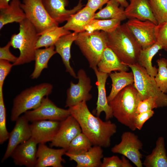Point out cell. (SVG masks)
I'll use <instances>...</instances> for the list:
<instances>
[{
	"label": "cell",
	"instance_id": "cell-35",
	"mask_svg": "<svg viewBox=\"0 0 167 167\" xmlns=\"http://www.w3.org/2000/svg\"><path fill=\"white\" fill-rule=\"evenodd\" d=\"M158 24L167 22V0H148Z\"/></svg>",
	"mask_w": 167,
	"mask_h": 167
},
{
	"label": "cell",
	"instance_id": "cell-8",
	"mask_svg": "<svg viewBox=\"0 0 167 167\" xmlns=\"http://www.w3.org/2000/svg\"><path fill=\"white\" fill-rule=\"evenodd\" d=\"M21 6L26 19L34 25L40 36L49 29L58 26L59 24L48 14L42 0H23Z\"/></svg>",
	"mask_w": 167,
	"mask_h": 167
},
{
	"label": "cell",
	"instance_id": "cell-22",
	"mask_svg": "<svg viewBox=\"0 0 167 167\" xmlns=\"http://www.w3.org/2000/svg\"><path fill=\"white\" fill-rule=\"evenodd\" d=\"M65 155L70 160L74 161L77 163L76 167H99L103 158L102 147L94 145L86 152L79 154H73L66 152Z\"/></svg>",
	"mask_w": 167,
	"mask_h": 167
},
{
	"label": "cell",
	"instance_id": "cell-4",
	"mask_svg": "<svg viewBox=\"0 0 167 167\" xmlns=\"http://www.w3.org/2000/svg\"><path fill=\"white\" fill-rule=\"evenodd\" d=\"M19 24V32L13 34L10 41L11 46L20 52L17 60L13 63V66L35 60L36 46L40 36L34 25L27 19Z\"/></svg>",
	"mask_w": 167,
	"mask_h": 167
},
{
	"label": "cell",
	"instance_id": "cell-32",
	"mask_svg": "<svg viewBox=\"0 0 167 167\" xmlns=\"http://www.w3.org/2000/svg\"><path fill=\"white\" fill-rule=\"evenodd\" d=\"M121 21L117 19H93L85 28V31L93 32L102 31L106 33L114 31L121 25Z\"/></svg>",
	"mask_w": 167,
	"mask_h": 167
},
{
	"label": "cell",
	"instance_id": "cell-38",
	"mask_svg": "<svg viewBox=\"0 0 167 167\" xmlns=\"http://www.w3.org/2000/svg\"><path fill=\"white\" fill-rule=\"evenodd\" d=\"M156 42L167 52V22L158 24L155 28Z\"/></svg>",
	"mask_w": 167,
	"mask_h": 167
},
{
	"label": "cell",
	"instance_id": "cell-28",
	"mask_svg": "<svg viewBox=\"0 0 167 167\" xmlns=\"http://www.w3.org/2000/svg\"><path fill=\"white\" fill-rule=\"evenodd\" d=\"M162 49L161 46L156 42L152 46L142 49L139 56L137 63L145 68L148 74L152 77H155L158 72V68L152 65V59Z\"/></svg>",
	"mask_w": 167,
	"mask_h": 167
},
{
	"label": "cell",
	"instance_id": "cell-5",
	"mask_svg": "<svg viewBox=\"0 0 167 167\" xmlns=\"http://www.w3.org/2000/svg\"><path fill=\"white\" fill-rule=\"evenodd\" d=\"M53 85L43 83L30 87L22 91L14 98L10 119L15 121L23 113L38 107L45 97L52 92Z\"/></svg>",
	"mask_w": 167,
	"mask_h": 167
},
{
	"label": "cell",
	"instance_id": "cell-20",
	"mask_svg": "<svg viewBox=\"0 0 167 167\" xmlns=\"http://www.w3.org/2000/svg\"><path fill=\"white\" fill-rule=\"evenodd\" d=\"M124 10L127 18L136 19L141 21L148 20L156 25L158 23L152 13L148 0H129Z\"/></svg>",
	"mask_w": 167,
	"mask_h": 167
},
{
	"label": "cell",
	"instance_id": "cell-13",
	"mask_svg": "<svg viewBox=\"0 0 167 167\" xmlns=\"http://www.w3.org/2000/svg\"><path fill=\"white\" fill-rule=\"evenodd\" d=\"M15 122L13 129L9 133L8 145L1 160L2 162L11 157L12 152L19 145L28 140L32 137L29 122L24 115L19 116Z\"/></svg>",
	"mask_w": 167,
	"mask_h": 167
},
{
	"label": "cell",
	"instance_id": "cell-23",
	"mask_svg": "<svg viewBox=\"0 0 167 167\" xmlns=\"http://www.w3.org/2000/svg\"><path fill=\"white\" fill-rule=\"evenodd\" d=\"M98 70L109 74L112 71H127L129 67L122 62L113 51L107 46L97 65Z\"/></svg>",
	"mask_w": 167,
	"mask_h": 167
},
{
	"label": "cell",
	"instance_id": "cell-34",
	"mask_svg": "<svg viewBox=\"0 0 167 167\" xmlns=\"http://www.w3.org/2000/svg\"><path fill=\"white\" fill-rule=\"evenodd\" d=\"M156 62L158 68L154 77L157 86L163 92L167 93V58H161Z\"/></svg>",
	"mask_w": 167,
	"mask_h": 167
},
{
	"label": "cell",
	"instance_id": "cell-18",
	"mask_svg": "<svg viewBox=\"0 0 167 167\" xmlns=\"http://www.w3.org/2000/svg\"><path fill=\"white\" fill-rule=\"evenodd\" d=\"M66 152V150L63 148L54 149L45 143L39 144L35 167H62V162L65 161L62 156Z\"/></svg>",
	"mask_w": 167,
	"mask_h": 167
},
{
	"label": "cell",
	"instance_id": "cell-24",
	"mask_svg": "<svg viewBox=\"0 0 167 167\" xmlns=\"http://www.w3.org/2000/svg\"><path fill=\"white\" fill-rule=\"evenodd\" d=\"M95 12L87 6L72 15L63 26L66 29L79 33L85 31L84 28L94 19Z\"/></svg>",
	"mask_w": 167,
	"mask_h": 167
},
{
	"label": "cell",
	"instance_id": "cell-10",
	"mask_svg": "<svg viewBox=\"0 0 167 167\" xmlns=\"http://www.w3.org/2000/svg\"><path fill=\"white\" fill-rule=\"evenodd\" d=\"M24 116L29 122L45 120L62 121L71 115L69 109L58 107L48 96L43 99L40 105L36 109L28 110Z\"/></svg>",
	"mask_w": 167,
	"mask_h": 167
},
{
	"label": "cell",
	"instance_id": "cell-26",
	"mask_svg": "<svg viewBox=\"0 0 167 167\" xmlns=\"http://www.w3.org/2000/svg\"><path fill=\"white\" fill-rule=\"evenodd\" d=\"M143 164L146 167H167V155L163 137L157 139L155 147L146 156Z\"/></svg>",
	"mask_w": 167,
	"mask_h": 167
},
{
	"label": "cell",
	"instance_id": "cell-45",
	"mask_svg": "<svg viewBox=\"0 0 167 167\" xmlns=\"http://www.w3.org/2000/svg\"><path fill=\"white\" fill-rule=\"evenodd\" d=\"M117 1L120 5L124 7H126L129 4V3L126 0H115Z\"/></svg>",
	"mask_w": 167,
	"mask_h": 167
},
{
	"label": "cell",
	"instance_id": "cell-9",
	"mask_svg": "<svg viewBox=\"0 0 167 167\" xmlns=\"http://www.w3.org/2000/svg\"><path fill=\"white\" fill-rule=\"evenodd\" d=\"M143 144L138 136L134 133L125 131L122 134L121 141L111 149V151L122 155L131 161L137 167H142V155L140 150Z\"/></svg>",
	"mask_w": 167,
	"mask_h": 167
},
{
	"label": "cell",
	"instance_id": "cell-40",
	"mask_svg": "<svg viewBox=\"0 0 167 167\" xmlns=\"http://www.w3.org/2000/svg\"><path fill=\"white\" fill-rule=\"evenodd\" d=\"M13 66L8 61L0 60V91H2L4 80Z\"/></svg>",
	"mask_w": 167,
	"mask_h": 167
},
{
	"label": "cell",
	"instance_id": "cell-2",
	"mask_svg": "<svg viewBox=\"0 0 167 167\" xmlns=\"http://www.w3.org/2000/svg\"><path fill=\"white\" fill-rule=\"evenodd\" d=\"M107 46L126 65L137 63L142 48L126 23L106 33Z\"/></svg>",
	"mask_w": 167,
	"mask_h": 167
},
{
	"label": "cell",
	"instance_id": "cell-17",
	"mask_svg": "<svg viewBox=\"0 0 167 167\" xmlns=\"http://www.w3.org/2000/svg\"><path fill=\"white\" fill-rule=\"evenodd\" d=\"M61 122L40 120L33 122L30 124L32 137L37 144L51 142L59 128Z\"/></svg>",
	"mask_w": 167,
	"mask_h": 167
},
{
	"label": "cell",
	"instance_id": "cell-27",
	"mask_svg": "<svg viewBox=\"0 0 167 167\" xmlns=\"http://www.w3.org/2000/svg\"><path fill=\"white\" fill-rule=\"evenodd\" d=\"M112 82V88L109 95L107 96L109 103L123 88L134 82V75L132 72L121 71L111 73L109 74Z\"/></svg>",
	"mask_w": 167,
	"mask_h": 167
},
{
	"label": "cell",
	"instance_id": "cell-1",
	"mask_svg": "<svg viewBox=\"0 0 167 167\" xmlns=\"http://www.w3.org/2000/svg\"><path fill=\"white\" fill-rule=\"evenodd\" d=\"M71 115L79 123L82 130L93 145L108 148L111 137L116 133V124L109 120L104 121L94 116L89 110L86 101H83L69 108Z\"/></svg>",
	"mask_w": 167,
	"mask_h": 167
},
{
	"label": "cell",
	"instance_id": "cell-37",
	"mask_svg": "<svg viewBox=\"0 0 167 167\" xmlns=\"http://www.w3.org/2000/svg\"><path fill=\"white\" fill-rule=\"evenodd\" d=\"M126 157L124 156L121 159L117 156L103 157L100 167H132Z\"/></svg>",
	"mask_w": 167,
	"mask_h": 167
},
{
	"label": "cell",
	"instance_id": "cell-30",
	"mask_svg": "<svg viewBox=\"0 0 167 167\" xmlns=\"http://www.w3.org/2000/svg\"><path fill=\"white\" fill-rule=\"evenodd\" d=\"M124 7L115 0H109L106 6L95 13L94 19H117L121 21L127 18Z\"/></svg>",
	"mask_w": 167,
	"mask_h": 167
},
{
	"label": "cell",
	"instance_id": "cell-33",
	"mask_svg": "<svg viewBox=\"0 0 167 167\" xmlns=\"http://www.w3.org/2000/svg\"><path fill=\"white\" fill-rule=\"evenodd\" d=\"M92 145L87 136L81 132L72 140L66 152L73 154H82L89 150Z\"/></svg>",
	"mask_w": 167,
	"mask_h": 167
},
{
	"label": "cell",
	"instance_id": "cell-15",
	"mask_svg": "<svg viewBox=\"0 0 167 167\" xmlns=\"http://www.w3.org/2000/svg\"><path fill=\"white\" fill-rule=\"evenodd\" d=\"M42 2L50 17L58 24L67 21L83 6L81 0L76 6L69 10L66 8L69 0H42Z\"/></svg>",
	"mask_w": 167,
	"mask_h": 167
},
{
	"label": "cell",
	"instance_id": "cell-12",
	"mask_svg": "<svg viewBox=\"0 0 167 167\" xmlns=\"http://www.w3.org/2000/svg\"><path fill=\"white\" fill-rule=\"evenodd\" d=\"M82 132L78 122L72 115H70L61 121L59 128L50 146L52 147H60L67 150L72 140Z\"/></svg>",
	"mask_w": 167,
	"mask_h": 167
},
{
	"label": "cell",
	"instance_id": "cell-44",
	"mask_svg": "<svg viewBox=\"0 0 167 167\" xmlns=\"http://www.w3.org/2000/svg\"><path fill=\"white\" fill-rule=\"evenodd\" d=\"M11 0H0V9H4L9 5Z\"/></svg>",
	"mask_w": 167,
	"mask_h": 167
},
{
	"label": "cell",
	"instance_id": "cell-6",
	"mask_svg": "<svg viewBox=\"0 0 167 167\" xmlns=\"http://www.w3.org/2000/svg\"><path fill=\"white\" fill-rule=\"evenodd\" d=\"M74 42L87 60L89 67L93 69L97 67L107 46L106 32L102 31H84L78 33Z\"/></svg>",
	"mask_w": 167,
	"mask_h": 167
},
{
	"label": "cell",
	"instance_id": "cell-25",
	"mask_svg": "<svg viewBox=\"0 0 167 167\" xmlns=\"http://www.w3.org/2000/svg\"><path fill=\"white\" fill-rule=\"evenodd\" d=\"M20 0H11L6 8L0 9V29L7 24L20 23L25 19V14L21 6Z\"/></svg>",
	"mask_w": 167,
	"mask_h": 167
},
{
	"label": "cell",
	"instance_id": "cell-36",
	"mask_svg": "<svg viewBox=\"0 0 167 167\" xmlns=\"http://www.w3.org/2000/svg\"><path fill=\"white\" fill-rule=\"evenodd\" d=\"M9 133L6 126V112L2 91L0 92V144L8 139Z\"/></svg>",
	"mask_w": 167,
	"mask_h": 167
},
{
	"label": "cell",
	"instance_id": "cell-21",
	"mask_svg": "<svg viewBox=\"0 0 167 167\" xmlns=\"http://www.w3.org/2000/svg\"><path fill=\"white\" fill-rule=\"evenodd\" d=\"M78 33L74 32L63 35L59 39L54 45L55 50L61 57L66 71L75 79H77V75L71 66L70 60L71 47L73 42L77 39Z\"/></svg>",
	"mask_w": 167,
	"mask_h": 167
},
{
	"label": "cell",
	"instance_id": "cell-16",
	"mask_svg": "<svg viewBox=\"0 0 167 167\" xmlns=\"http://www.w3.org/2000/svg\"><path fill=\"white\" fill-rule=\"evenodd\" d=\"M38 144L32 137L19 145L12 152L11 157L15 165L27 167H35Z\"/></svg>",
	"mask_w": 167,
	"mask_h": 167
},
{
	"label": "cell",
	"instance_id": "cell-3",
	"mask_svg": "<svg viewBox=\"0 0 167 167\" xmlns=\"http://www.w3.org/2000/svg\"><path fill=\"white\" fill-rule=\"evenodd\" d=\"M140 101L139 93L133 84L120 91L109 104L113 117L121 123L134 131L136 129L137 108Z\"/></svg>",
	"mask_w": 167,
	"mask_h": 167
},
{
	"label": "cell",
	"instance_id": "cell-7",
	"mask_svg": "<svg viewBox=\"0 0 167 167\" xmlns=\"http://www.w3.org/2000/svg\"><path fill=\"white\" fill-rule=\"evenodd\" d=\"M127 66L134 74V85L141 101L152 97L155 100L158 108L167 106V94L158 87L155 77L149 75L145 68L137 63Z\"/></svg>",
	"mask_w": 167,
	"mask_h": 167
},
{
	"label": "cell",
	"instance_id": "cell-14",
	"mask_svg": "<svg viewBox=\"0 0 167 167\" xmlns=\"http://www.w3.org/2000/svg\"><path fill=\"white\" fill-rule=\"evenodd\" d=\"M126 24L142 49L156 43L155 32L156 25L152 22L132 19H129Z\"/></svg>",
	"mask_w": 167,
	"mask_h": 167
},
{
	"label": "cell",
	"instance_id": "cell-42",
	"mask_svg": "<svg viewBox=\"0 0 167 167\" xmlns=\"http://www.w3.org/2000/svg\"><path fill=\"white\" fill-rule=\"evenodd\" d=\"M154 113L152 110L138 114L135 119V126L136 129L141 130L145 122L151 118Z\"/></svg>",
	"mask_w": 167,
	"mask_h": 167
},
{
	"label": "cell",
	"instance_id": "cell-29",
	"mask_svg": "<svg viewBox=\"0 0 167 167\" xmlns=\"http://www.w3.org/2000/svg\"><path fill=\"white\" fill-rule=\"evenodd\" d=\"M56 53L54 46L36 49L34 69L30 75L32 79H37L40 75L43 70L48 68L49 60Z\"/></svg>",
	"mask_w": 167,
	"mask_h": 167
},
{
	"label": "cell",
	"instance_id": "cell-43",
	"mask_svg": "<svg viewBox=\"0 0 167 167\" xmlns=\"http://www.w3.org/2000/svg\"><path fill=\"white\" fill-rule=\"evenodd\" d=\"M109 0H88L86 6L88 7L94 12L101 9L102 6Z\"/></svg>",
	"mask_w": 167,
	"mask_h": 167
},
{
	"label": "cell",
	"instance_id": "cell-31",
	"mask_svg": "<svg viewBox=\"0 0 167 167\" xmlns=\"http://www.w3.org/2000/svg\"><path fill=\"white\" fill-rule=\"evenodd\" d=\"M71 32L70 31L65 29L63 26L53 27L40 35L36 44V49L54 46L60 37Z\"/></svg>",
	"mask_w": 167,
	"mask_h": 167
},
{
	"label": "cell",
	"instance_id": "cell-39",
	"mask_svg": "<svg viewBox=\"0 0 167 167\" xmlns=\"http://www.w3.org/2000/svg\"><path fill=\"white\" fill-rule=\"evenodd\" d=\"M158 108L155 99L149 97L139 101L137 106L136 113L137 115L139 113L149 111Z\"/></svg>",
	"mask_w": 167,
	"mask_h": 167
},
{
	"label": "cell",
	"instance_id": "cell-11",
	"mask_svg": "<svg viewBox=\"0 0 167 167\" xmlns=\"http://www.w3.org/2000/svg\"><path fill=\"white\" fill-rule=\"evenodd\" d=\"M77 75L78 83L75 84L71 81L70 87L67 90L66 107L70 108L83 101H89L92 97L90 93L92 87L91 79L86 71L81 69L78 71Z\"/></svg>",
	"mask_w": 167,
	"mask_h": 167
},
{
	"label": "cell",
	"instance_id": "cell-19",
	"mask_svg": "<svg viewBox=\"0 0 167 167\" xmlns=\"http://www.w3.org/2000/svg\"><path fill=\"white\" fill-rule=\"evenodd\" d=\"M93 70L97 78L96 83L98 89V95L95 109L96 116L99 117L102 112L105 114V119L108 120L113 117V112L106 95L105 84L109 74L99 71L97 67Z\"/></svg>",
	"mask_w": 167,
	"mask_h": 167
},
{
	"label": "cell",
	"instance_id": "cell-41",
	"mask_svg": "<svg viewBox=\"0 0 167 167\" xmlns=\"http://www.w3.org/2000/svg\"><path fill=\"white\" fill-rule=\"evenodd\" d=\"M11 46L10 41L3 47L0 48V60H3L14 63L18 57H15L10 52V48Z\"/></svg>",
	"mask_w": 167,
	"mask_h": 167
}]
</instances>
